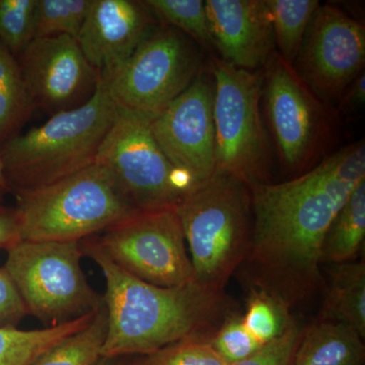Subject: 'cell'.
Wrapping results in <instances>:
<instances>
[{
    "label": "cell",
    "instance_id": "cell-1",
    "mask_svg": "<svg viewBox=\"0 0 365 365\" xmlns=\"http://www.w3.org/2000/svg\"><path fill=\"white\" fill-rule=\"evenodd\" d=\"M365 180L364 140L350 144L299 176L251 187V245L245 276L288 307L321 287L322 247L334 218Z\"/></svg>",
    "mask_w": 365,
    "mask_h": 365
},
{
    "label": "cell",
    "instance_id": "cell-2",
    "mask_svg": "<svg viewBox=\"0 0 365 365\" xmlns=\"http://www.w3.org/2000/svg\"><path fill=\"white\" fill-rule=\"evenodd\" d=\"M81 245L83 256L96 262L106 280L108 333L102 357L144 356L178 341L211 340L234 313L225 292L196 282L179 287L150 284L118 267L91 237Z\"/></svg>",
    "mask_w": 365,
    "mask_h": 365
},
{
    "label": "cell",
    "instance_id": "cell-3",
    "mask_svg": "<svg viewBox=\"0 0 365 365\" xmlns=\"http://www.w3.org/2000/svg\"><path fill=\"white\" fill-rule=\"evenodd\" d=\"M117 116L100 76L97 91L86 104L53 115L0 148L9 192L42 188L93 165Z\"/></svg>",
    "mask_w": 365,
    "mask_h": 365
},
{
    "label": "cell",
    "instance_id": "cell-4",
    "mask_svg": "<svg viewBox=\"0 0 365 365\" xmlns=\"http://www.w3.org/2000/svg\"><path fill=\"white\" fill-rule=\"evenodd\" d=\"M176 209L188 244L194 280L225 292L251 245V188L232 175L215 172L182 197Z\"/></svg>",
    "mask_w": 365,
    "mask_h": 365
},
{
    "label": "cell",
    "instance_id": "cell-5",
    "mask_svg": "<svg viewBox=\"0 0 365 365\" xmlns=\"http://www.w3.org/2000/svg\"><path fill=\"white\" fill-rule=\"evenodd\" d=\"M14 196L21 241L81 242L137 213L111 175L96 163Z\"/></svg>",
    "mask_w": 365,
    "mask_h": 365
},
{
    "label": "cell",
    "instance_id": "cell-6",
    "mask_svg": "<svg viewBox=\"0 0 365 365\" xmlns=\"http://www.w3.org/2000/svg\"><path fill=\"white\" fill-rule=\"evenodd\" d=\"M202 71L198 45L174 26L158 23L128 59L101 79L119 111L150 121Z\"/></svg>",
    "mask_w": 365,
    "mask_h": 365
},
{
    "label": "cell",
    "instance_id": "cell-7",
    "mask_svg": "<svg viewBox=\"0 0 365 365\" xmlns=\"http://www.w3.org/2000/svg\"><path fill=\"white\" fill-rule=\"evenodd\" d=\"M6 251L4 268L28 314L46 328L81 318L105 304L81 269V242L21 241Z\"/></svg>",
    "mask_w": 365,
    "mask_h": 365
},
{
    "label": "cell",
    "instance_id": "cell-8",
    "mask_svg": "<svg viewBox=\"0 0 365 365\" xmlns=\"http://www.w3.org/2000/svg\"><path fill=\"white\" fill-rule=\"evenodd\" d=\"M216 172L254 185L266 182L268 141L261 117L263 69L249 71L213 58Z\"/></svg>",
    "mask_w": 365,
    "mask_h": 365
},
{
    "label": "cell",
    "instance_id": "cell-9",
    "mask_svg": "<svg viewBox=\"0 0 365 365\" xmlns=\"http://www.w3.org/2000/svg\"><path fill=\"white\" fill-rule=\"evenodd\" d=\"M95 163L108 170L137 212L175 208L194 186L189 174L163 155L150 121L119 110Z\"/></svg>",
    "mask_w": 365,
    "mask_h": 365
},
{
    "label": "cell",
    "instance_id": "cell-10",
    "mask_svg": "<svg viewBox=\"0 0 365 365\" xmlns=\"http://www.w3.org/2000/svg\"><path fill=\"white\" fill-rule=\"evenodd\" d=\"M90 237L118 267L144 282L162 287L195 282L175 208L137 212Z\"/></svg>",
    "mask_w": 365,
    "mask_h": 365
},
{
    "label": "cell",
    "instance_id": "cell-11",
    "mask_svg": "<svg viewBox=\"0 0 365 365\" xmlns=\"http://www.w3.org/2000/svg\"><path fill=\"white\" fill-rule=\"evenodd\" d=\"M262 97L283 167L297 174L306 172L328 130L323 106L277 52L264 66Z\"/></svg>",
    "mask_w": 365,
    "mask_h": 365
},
{
    "label": "cell",
    "instance_id": "cell-12",
    "mask_svg": "<svg viewBox=\"0 0 365 365\" xmlns=\"http://www.w3.org/2000/svg\"><path fill=\"white\" fill-rule=\"evenodd\" d=\"M364 62V26L327 4L314 13L292 67L319 97L340 101Z\"/></svg>",
    "mask_w": 365,
    "mask_h": 365
},
{
    "label": "cell",
    "instance_id": "cell-13",
    "mask_svg": "<svg viewBox=\"0 0 365 365\" xmlns=\"http://www.w3.org/2000/svg\"><path fill=\"white\" fill-rule=\"evenodd\" d=\"M16 60L34 106L50 117L78 109L97 91L100 72L71 36L35 38Z\"/></svg>",
    "mask_w": 365,
    "mask_h": 365
},
{
    "label": "cell",
    "instance_id": "cell-14",
    "mask_svg": "<svg viewBox=\"0 0 365 365\" xmlns=\"http://www.w3.org/2000/svg\"><path fill=\"white\" fill-rule=\"evenodd\" d=\"M163 155L195 185L216 172L213 78L202 71L186 91L150 121Z\"/></svg>",
    "mask_w": 365,
    "mask_h": 365
},
{
    "label": "cell",
    "instance_id": "cell-15",
    "mask_svg": "<svg viewBox=\"0 0 365 365\" xmlns=\"http://www.w3.org/2000/svg\"><path fill=\"white\" fill-rule=\"evenodd\" d=\"M158 23L144 1L91 0L76 41L91 66L104 73L128 59Z\"/></svg>",
    "mask_w": 365,
    "mask_h": 365
},
{
    "label": "cell",
    "instance_id": "cell-16",
    "mask_svg": "<svg viewBox=\"0 0 365 365\" xmlns=\"http://www.w3.org/2000/svg\"><path fill=\"white\" fill-rule=\"evenodd\" d=\"M204 4L220 59L249 71L263 69L275 52L265 0H206Z\"/></svg>",
    "mask_w": 365,
    "mask_h": 365
},
{
    "label": "cell",
    "instance_id": "cell-17",
    "mask_svg": "<svg viewBox=\"0 0 365 365\" xmlns=\"http://www.w3.org/2000/svg\"><path fill=\"white\" fill-rule=\"evenodd\" d=\"M362 339L351 327L319 319L302 330L292 365H362Z\"/></svg>",
    "mask_w": 365,
    "mask_h": 365
},
{
    "label": "cell",
    "instance_id": "cell-18",
    "mask_svg": "<svg viewBox=\"0 0 365 365\" xmlns=\"http://www.w3.org/2000/svg\"><path fill=\"white\" fill-rule=\"evenodd\" d=\"M319 319L345 324L365 337L364 261L333 264Z\"/></svg>",
    "mask_w": 365,
    "mask_h": 365
},
{
    "label": "cell",
    "instance_id": "cell-19",
    "mask_svg": "<svg viewBox=\"0 0 365 365\" xmlns=\"http://www.w3.org/2000/svg\"><path fill=\"white\" fill-rule=\"evenodd\" d=\"M365 237V180L359 182L335 216L322 247V263L351 262Z\"/></svg>",
    "mask_w": 365,
    "mask_h": 365
},
{
    "label": "cell",
    "instance_id": "cell-20",
    "mask_svg": "<svg viewBox=\"0 0 365 365\" xmlns=\"http://www.w3.org/2000/svg\"><path fill=\"white\" fill-rule=\"evenodd\" d=\"M97 312L42 330L0 328V365H30L53 345L88 326Z\"/></svg>",
    "mask_w": 365,
    "mask_h": 365
},
{
    "label": "cell",
    "instance_id": "cell-21",
    "mask_svg": "<svg viewBox=\"0 0 365 365\" xmlns=\"http://www.w3.org/2000/svg\"><path fill=\"white\" fill-rule=\"evenodd\" d=\"M35 110L16 57L0 42V148L20 134Z\"/></svg>",
    "mask_w": 365,
    "mask_h": 365
},
{
    "label": "cell",
    "instance_id": "cell-22",
    "mask_svg": "<svg viewBox=\"0 0 365 365\" xmlns=\"http://www.w3.org/2000/svg\"><path fill=\"white\" fill-rule=\"evenodd\" d=\"M108 333L105 304L85 328L59 341L30 365H97Z\"/></svg>",
    "mask_w": 365,
    "mask_h": 365
},
{
    "label": "cell",
    "instance_id": "cell-23",
    "mask_svg": "<svg viewBox=\"0 0 365 365\" xmlns=\"http://www.w3.org/2000/svg\"><path fill=\"white\" fill-rule=\"evenodd\" d=\"M278 54L294 66L309 23L319 9L318 0H265Z\"/></svg>",
    "mask_w": 365,
    "mask_h": 365
},
{
    "label": "cell",
    "instance_id": "cell-24",
    "mask_svg": "<svg viewBox=\"0 0 365 365\" xmlns=\"http://www.w3.org/2000/svg\"><path fill=\"white\" fill-rule=\"evenodd\" d=\"M158 23L174 26L197 45L215 50L202 0H145Z\"/></svg>",
    "mask_w": 365,
    "mask_h": 365
},
{
    "label": "cell",
    "instance_id": "cell-25",
    "mask_svg": "<svg viewBox=\"0 0 365 365\" xmlns=\"http://www.w3.org/2000/svg\"><path fill=\"white\" fill-rule=\"evenodd\" d=\"M289 307L264 290L252 288L242 319L247 330L262 345L279 337L294 318Z\"/></svg>",
    "mask_w": 365,
    "mask_h": 365
},
{
    "label": "cell",
    "instance_id": "cell-26",
    "mask_svg": "<svg viewBox=\"0 0 365 365\" xmlns=\"http://www.w3.org/2000/svg\"><path fill=\"white\" fill-rule=\"evenodd\" d=\"M91 0H37L35 38L68 35L76 39Z\"/></svg>",
    "mask_w": 365,
    "mask_h": 365
},
{
    "label": "cell",
    "instance_id": "cell-27",
    "mask_svg": "<svg viewBox=\"0 0 365 365\" xmlns=\"http://www.w3.org/2000/svg\"><path fill=\"white\" fill-rule=\"evenodd\" d=\"M37 0H0V42L18 57L35 33Z\"/></svg>",
    "mask_w": 365,
    "mask_h": 365
},
{
    "label": "cell",
    "instance_id": "cell-28",
    "mask_svg": "<svg viewBox=\"0 0 365 365\" xmlns=\"http://www.w3.org/2000/svg\"><path fill=\"white\" fill-rule=\"evenodd\" d=\"M140 365H230L213 348L210 340L190 338L178 341L141 356Z\"/></svg>",
    "mask_w": 365,
    "mask_h": 365
},
{
    "label": "cell",
    "instance_id": "cell-29",
    "mask_svg": "<svg viewBox=\"0 0 365 365\" xmlns=\"http://www.w3.org/2000/svg\"><path fill=\"white\" fill-rule=\"evenodd\" d=\"M210 342L230 365L248 359L263 346L247 330L242 316L235 313L223 321Z\"/></svg>",
    "mask_w": 365,
    "mask_h": 365
},
{
    "label": "cell",
    "instance_id": "cell-30",
    "mask_svg": "<svg viewBox=\"0 0 365 365\" xmlns=\"http://www.w3.org/2000/svg\"><path fill=\"white\" fill-rule=\"evenodd\" d=\"M302 330L294 319L279 337L262 346L248 359L230 365H292Z\"/></svg>",
    "mask_w": 365,
    "mask_h": 365
},
{
    "label": "cell",
    "instance_id": "cell-31",
    "mask_svg": "<svg viewBox=\"0 0 365 365\" xmlns=\"http://www.w3.org/2000/svg\"><path fill=\"white\" fill-rule=\"evenodd\" d=\"M26 316L28 312L13 280L6 269L0 268V328H16Z\"/></svg>",
    "mask_w": 365,
    "mask_h": 365
},
{
    "label": "cell",
    "instance_id": "cell-32",
    "mask_svg": "<svg viewBox=\"0 0 365 365\" xmlns=\"http://www.w3.org/2000/svg\"><path fill=\"white\" fill-rule=\"evenodd\" d=\"M20 223L16 208L0 204V249H9L21 242Z\"/></svg>",
    "mask_w": 365,
    "mask_h": 365
},
{
    "label": "cell",
    "instance_id": "cell-33",
    "mask_svg": "<svg viewBox=\"0 0 365 365\" xmlns=\"http://www.w3.org/2000/svg\"><path fill=\"white\" fill-rule=\"evenodd\" d=\"M340 110L343 113H351L360 110L365 103V74L361 72L356 79L348 86L344 95L340 98Z\"/></svg>",
    "mask_w": 365,
    "mask_h": 365
},
{
    "label": "cell",
    "instance_id": "cell-34",
    "mask_svg": "<svg viewBox=\"0 0 365 365\" xmlns=\"http://www.w3.org/2000/svg\"><path fill=\"white\" fill-rule=\"evenodd\" d=\"M141 356L124 355V356L102 357L97 365H140Z\"/></svg>",
    "mask_w": 365,
    "mask_h": 365
},
{
    "label": "cell",
    "instance_id": "cell-35",
    "mask_svg": "<svg viewBox=\"0 0 365 365\" xmlns=\"http://www.w3.org/2000/svg\"><path fill=\"white\" fill-rule=\"evenodd\" d=\"M0 188L4 189L6 192H9V186H7L6 175H4V165L0 160Z\"/></svg>",
    "mask_w": 365,
    "mask_h": 365
},
{
    "label": "cell",
    "instance_id": "cell-36",
    "mask_svg": "<svg viewBox=\"0 0 365 365\" xmlns=\"http://www.w3.org/2000/svg\"><path fill=\"white\" fill-rule=\"evenodd\" d=\"M6 193V192L4 189L0 188V204H2V199H4V195Z\"/></svg>",
    "mask_w": 365,
    "mask_h": 365
}]
</instances>
